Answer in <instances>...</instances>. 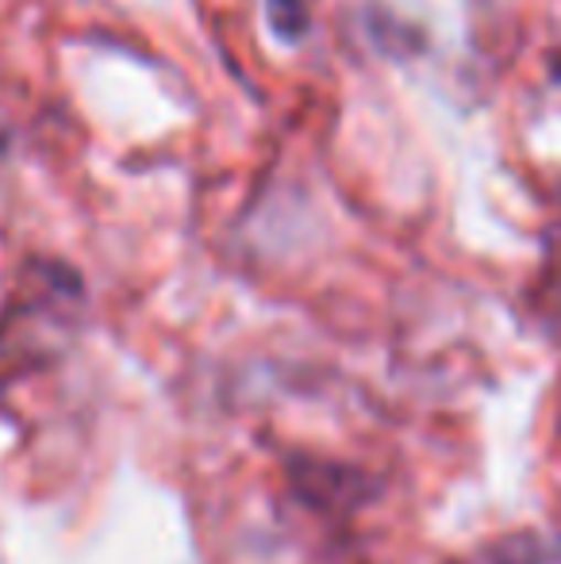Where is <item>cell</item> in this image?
Wrapping results in <instances>:
<instances>
[]
</instances>
